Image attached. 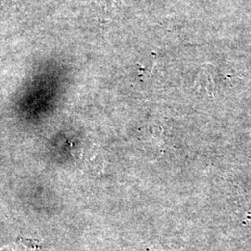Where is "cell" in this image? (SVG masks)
Listing matches in <instances>:
<instances>
[{
  "label": "cell",
  "instance_id": "1",
  "mask_svg": "<svg viewBox=\"0 0 251 251\" xmlns=\"http://www.w3.org/2000/svg\"><path fill=\"white\" fill-rule=\"evenodd\" d=\"M7 1H18V0H7Z\"/></svg>",
  "mask_w": 251,
  "mask_h": 251
}]
</instances>
